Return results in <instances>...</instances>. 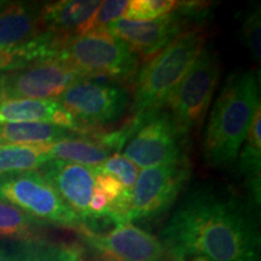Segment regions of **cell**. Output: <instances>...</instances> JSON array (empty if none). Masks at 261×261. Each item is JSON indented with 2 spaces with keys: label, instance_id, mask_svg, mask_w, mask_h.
I'll return each mask as SVG.
<instances>
[{
  "label": "cell",
  "instance_id": "30bf717a",
  "mask_svg": "<svg viewBox=\"0 0 261 261\" xmlns=\"http://www.w3.org/2000/svg\"><path fill=\"white\" fill-rule=\"evenodd\" d=\"M185 138L169 114L161 110L145 121L123 146L122 156L137 167L151 168L188 160Z\"/></svg>",
  "mask_w": 261,
  "mask_h": 261
},
{
  "label": "cell",
  "instance_id": "9a60e30c",
  "mask_svg": "<svg viewBox=\"0 0 261 261\" xmlns=\"http://www.w3.org/2000/svg\"><path fill=\"white\" fill-rule=\"evenodd\" d=\"M21 122L50 123L85 136L56 99H10L0 103V125Z\"/></svg>",
  "mask_w": 261,
  "mask_h": 261
},
{
  "label": "cell",
  "instance_id": "ac0fdd59",
  "mask_svg": "<svg viewBox=\"0 0 261 261\" xmlns=\"http://www.w3.org/2000/svg\"><path fill=\"white\" fill-rule=\"evenodd\" d=\"M261 109L254 116L253 123L238 154V171L246 182L249 201L259 210L261 198Z\"/></svg>",
  "mask_w": 261,
  "mask_h": 261
},
{
  "label": "cell",
  "instance_id": "f1b7e54d",
  "mask_svg": "<svg viewBox=\"0 0 261 261\" xmlns=\"http://www.w3.org/2000/svg\"><path fill=\"white\" fill-rule=\"evenodd\" d=\"M189 261H210V260L203 259V257H194V259H191V260H189Z\"/></svg>",
  "mask_w": 261,
  "mask_h": 261
},
{
  "label": "cell",
  "instance_id": "5b68a950",
  "mask_svg": "<svg viewBox=\"0 0 261 261\" xmlns=\"http://www.w3.org/2000/svg\"><path fill=\"white\" fill-rule=\"evenodd\" d=\"M218 52L205 46L196 58L174 90L169 93L163 108L185 138L200 129L220 79Z\"/></svg>",
  "mask_w": 261,
  "mask_h": 261
},
{
  "label": "cell",
  "instance_id": "9c48e42d",
  "mask_svg": "<svg viewBox=\"0 0 261 261\" xmlns=\"http://www.w3.org/2000/svg\"><path fill=\"white\" fill-rule=\"evenodd\" d=\"M191 177L190 161L144 168L130 190L127 223L152 219L167 212Z\"/></svg>",
  "mask_w": 261,
  "mask_h": 261
},
{
  "label": "cell",
  "instance_id": "277c9868",
  "mask_svg": "<svg viewBox=\"0 0 261 261\" xmlns=\"http://www.w3.org/2000/svg\"><path fill=\"white\" fill-rule=\"evenodd\" d=\"M54 58L63 61L85 79L133 85L140 68L137 55L106 29L61 35Z\"/></svg>",
  "mask_w": 261,
  "mask_h": 261
},
{
  "label": "cell",
  "instance_id": "44dd1931",
  "mask_svg": "<svg viewBox=\"0 0 261 261\" xmlns=\"http://www.w3.org/2000/svg\"><path fill=\"white\" fill-rule=\"evenodd\" d=\"M48 144L0 145V175L37 171L50 161Z\"/></svg>",
  "mask_w": 261,
  "mask_h": 261
},
{
  "label": "cell",
  "instance_id": "83f0119b",
  "mask_svg": "<svg viewBox=\"0 0 261 261\" xmlns=\"http://www.w3.org/2000/svg\"><path fill=\"white\" fill-rule=\"evenodd\" d=\"M8 71H0V103L5 100V83Z\"/></svg>",
  "mask_w": 261,
  "mask_h": 261
},
{
  "label": "cell",
  "instance_id": "6da1fadb",
  "mask_svg": "<svg viewBox=\"0 0 261 261\" xmlns=\"http://www.w3.org/2000/svg\"><path fill=\"white\" fill-rule=\"evenodd\" d=\"M256 210L230 188L197 182L179 201L159 240L169 261H260Z\"/></svg>",
  "mask_w": 261,
  "mask_h": 261
},
{
  "label": "cell",
  "instance_id": "d6986e66",
  "mask_svg": "<svg viewBox=\"0 0 261 261\" xmlns=\"http://www.w3.org/2000/svg\"><path fill=\"white\" fill-rule=\"evenodd\" d=\"M50 160L74 162L87 167H98L113 155L96 137L80 136L48 144Z\"/></svg>",
  "mask_w": 261,
  "mask_h": 261
},
{
  "label": "cell",
  "instance_id": "ba28073f",
  "mask_svg": "<svg viewBox=\"0 0 261 261\" xmlns=\"http://www.w3.org/2000/svg\"><path fill=\"white\" fill-rule=\"evenodd\" d=\"M77 236L85 261H169L161 241L133 224L102 232L84 228Z\"/></svg>",
  "mask_w": 261,
  "mask_h": 261
},
{
  "label": "cell",
  "instance_id": "cb8c5ba5",
  "mask_svg": "<svg viewBox=\"0 0 261 261\" xmlns=\"http://www.w3.org/2000/svg\"><path fill=\"white\" fill-rule=\"evenodd\" d=\"M98 171L117 179L127 191L132 190L138 177V167L121 154H113L106 162L98 166Z\"/></svg>",
  "mask_w": 261,
  "mask_h": 261
},
{
  "label": "cell",
  "instance_id": "4316f807",
  "mask_svg": "<svg viewBox=\"0 0 261 261\" xmlns=\"http://www.w3.org/2000/svg\"><path fill=\"white\" fill-rule=\"evenodd\" d=\"M21 69L17 50H0V71Z\"/></svg>",
  "mask_w": 261,
  "mask_h": 261
},
{
  "label": "cell",
  "instance_id": "52a82bcc",
  "mask_svg": "<svg viewBox=\"0 0 261 261\" xmlns=\"http://www.w3.org/2000/svg\"><path fill=\"white\" fill-rule=\"evenodd\" d=\"M0 200L48 226L69 228L76 232L87 228L84 220L62 200L39 171L0 175Z\"/></svg>",
  "mask_w": 261,
  "mask_h": 261
},
{
  "label": "cell",
  "instance_id": "ffe728a7",
  "mask_svg": "<svg viewBox=\"0 0 261 261\" xmlns=\"http://www.w3.org/2000/svg\"><path fill=\"white\" fill-rule=\"evenodd\" d=\"M83 135L62 127L41 122H21L0 125V145L52 144Z\"/></svg>",
  "mask_w": 261,
  "mask_h": 261
},
{
  "label": "cell",
  "instance_id": "e0dca14e",
  "mask_svg": "<svg viewBox=\"0 0 261 261\" xmlns=\"http://www.w3.org/2000/svg\"><path fill=\"white\" fill-rule=\"evenodd\" d=\"M102 2L98 0H61L41 6L44 32L58 35H75L94 15Z\"/></svg>",
  "mask_w": 261,
  "mask_h": 261
},
{
  "label": "cell",
  "instance_id": "7402d4cb",
  "mask_svg": "<svg viewBox=\"0 0 261 261\" xmlns=\"http://www.w3.org/2000/svg\"><path fill=\"white\" fill-rule=\"evenodd\" d=\"M31 215L9 202L0 200V237L12 240H38L45 227Z\"/></svg>",
  "mask_w": 261,
  "mask_h": 261
},
{
  "label": "cell",
  "instance_id": "7c38bea8",
  "mask_svg": "<svg viewBox=\"0 0 261 261\" xmlns=\"http://www.w3.org/2000/svg\"><path fill=\"white\" fill-rule=\"evenodd\" d=\"M189 27L185 16L173 11L149 22L119 18L104 27L108 33L122 40L139 60L149 61L162 51Z\"/></svg>",
  "mask_w": 261,
  "mask_h": 261
},
{
  "label": "cell",
  "instance_id": "4fadbf2b",
  "mask_svg": "<svg viewBox=\"0 0 261 261\" xmlns=\"http://www.w3.org/2000/svg\"><path fill=\"white\" fill-rule=\"evenodd\" d=\"M39 171L51 187L58 192L62 200L76 213L86 227L96 231L91 202L94 192V167L77 165L74 162L50 160Z\"/></svg>",
  "mask_w": 261,
  "mask_h": 261
},
{
  "label": "cell",
  "instance_id": "484cf974",
  "mask_svg": "<svg viewBox=\"0 0 261 261\" xmlns=\"http://www.w3.org/2000/svg\"><path fill=\"white\" fill-rule=\"evenodd\" d=\"M260 8L256 6L252 11H249L246 15V18L243 21L242 25V35L244 44L249 48L250 55H252L254 62L257 64L260 63L261 51H260Z\"/></svg>",
  "mask_w": 261,
  "mask_h": 261
},
{
  "label": "cell",
  "instance_id": "8992f818",
  "mask_svg": "<svg viewBox=\"0 0 261 261\" xmlns=\"http://www.w3.org/2000/svg\"><path fill=\"white\" fill-rule=\"evenodd\" d=\"M56 100L75 120L85 136L100 133L119 121L128 109V87L110 81L80 79Z\"/></svg>",
  "mask_w": 261,
  "mask_h": 261
},
{
  "label": "cell",
  "instance_id": "d4e9b609",
  "mask_svg": "<svg viewBox=\"0 0 261 261\" xmlns=\"http://www.w3.org/2000/svg\"><path fill=\"white\" fill-rule=\"evenodd\" d=\"M127 4H128V2H126V0H107V2H102V4L94 12V15L81 28V31L77 34H85L87 32L102 29L107 27L109 23H112V22L116 21V19L121 18Z\"/></svg>",
  "mask_w": 261,
  "mask_h": 261
},
{
  "label": "cell",
  "instance_id": "5bb4252c",
  "mask_svg": "<svg viewBox=\"0 0 261 261\" xmlns=\"http://www.w3.org/2000/svg\"><path fill=\"white\" fill-rule=\"evenodd\" d=\"M39 3H5L0 8V50H14L27 44L44 29Z\"/></svg>",
  "mask_w": 261,
  "mask_h": 261
},
{
  "label": "cell",
  "instance_id": "8fae6325",
  "mask_svg": "<svg viewBox=\"0 0 261 261\" xmlns=\"http://www.w3.org/2000/svg\"><path fill=\"white\" fill-rule=\"evenodd\" d=\"M80 79L85 77L69 64L57 58H48L22 69L8 71L5 100L56 99Z\"/></svg>",
  "mask_w": 261,
  "mask_h": 261
},
{
  "label": "cell",
  "instance_id": "2e32d148",
  "mask_svg": "<svg viewBox=\"0 0 261 261\" xmlns=\"http://www.w3.org/2000/svg\"><path fill=\"white\" fill-rule=\"evenodd\" d=\"M0 261H85L79 243L42 240L0 242Z\"/></svg>",
  "mask_w": 261,
  "mask_h": 261
},
{
  "label": "cell",
  "instance_id": "7a4b0ae2",
  "mask_svg": "<svg viewBox=\"0 0 261 261\" xmlns=\"http://www.w3.org/2000/svg\"><path fill=\"white\" fill-rule=\"evenodd\" d=\"M260 109L259 74L234 71L225 80L208 119L203 158L212 167H228L236 162L254 116Z\"/></svg>",
  "mask_w": 261,
  "mask_h": 261
},
{
  "label": "cell",
  "instance_id": "603a6c76",
  "mask_svg": "<svg viewBox=\"0 0 261 261\" xmlns=\"http://www.w3.org/2000/svg\"><path fill=\"white\" fill-rule=\"evenodd\" d=\"M177 4L173 0H130L122 16L128 21L149 22L171 14Z\"/></svg>",
  "mask_w": 261,
  "mask_h": 261
},
{
  "label": "cell",
  "instance_id": "3957f363",
  "mask_svg": "<svg viewBox=\"0 0 261 261\" xmlns=\"http://www.w3.org/2000/svg\"><path fill=\"white\" fill-rule=\"evenodd\" d=\"M207 34L195 25L179 34L171 44L139 68L133 83L129 121L140 127L163 110L166 99L180 83L196 58L207 46Z\"/></svg>",
  "mask_w": 261,
  "mask_h": 261
}]
</instances>
